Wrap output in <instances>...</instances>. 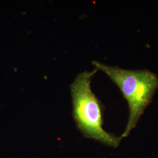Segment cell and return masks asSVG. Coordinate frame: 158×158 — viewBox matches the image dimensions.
<instances>
[{"label":"cell","mask_w":158,"mask_h":158,"mask_svg":"<svg viewBox=\"0 0 158 158\" xmlns=\"http://www.w3.org/2000/svg\"><path fill=\"white\" fill-rule=\"evenodd\" d=\"M97 70L95 69L80 73L70 86L74 118L85 136L115 148L118 146L121 137L104 130L102 104L91 89V79Z\"/></svg>","instance_id":"cell-2"},{"label":"cell","mask_w":158,"mask_h":158,"mask_svg":"<svg viewBox=\"0 0 158 158\" xmlns=\"http://www.w3.org/2000/svg\"><path fill=\"white\" fill-rule=\"evenodd\" d=\"M96 69L106 74L118 87L129 107V118L121 138L136 127L158 89V77L148 70H126L93 61Z\"/></svg>","instance_id":"cell-1"}]
</instances>
